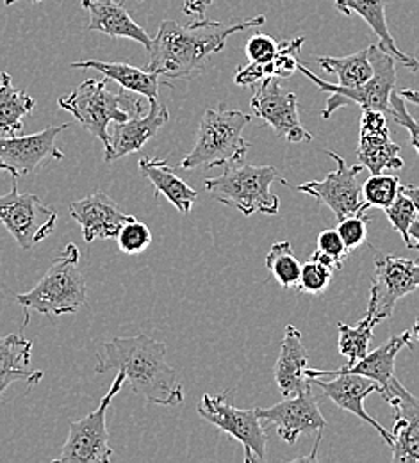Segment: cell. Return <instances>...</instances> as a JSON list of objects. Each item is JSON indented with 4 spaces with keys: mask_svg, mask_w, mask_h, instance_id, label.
Wrapping results in <instances>:
<instances>
[{
    "mask_svg": "<svg viewBox=\"0 0 419 463\" xmlns=\"http://www.w3.org/2000/svg\"><path fill=\"white\" fill-rule=\"evenodd\" d=\"M95 373L121 371L130 391L147 405L177 406L184 402V387L177 371L167 362V345L139 334L115 337L97 351Z\"/></svg>",
    "mask_w": 419,
    "mask_h": 463,
    "instance_id": "6da1fadb",
    "label": "cell"
},
{
    "mask_svg": "<svg viewBox=\"0 0 419 463\" xmlns=\"http://www.w3.org/2000/svg\"><path fill=\"white\" fill-rule=\"evenodd\" d=\"M264 22V14L231 25L200 18L184 27L176 20H163L157 36L152 40L147 70L167 79H189L200 71L213 54L225 49V43L233 34L259 27Z\"/></svg>",
    "mask_w": 419,
    "mask_h": 463,
    "instance_id": "7a4b0ae2",
    "label": "cell"
},
{
    "mask_svg": "<svg viewBox=\"0 0 419 463\" xmlns=\"http://www.w3.org/2000/svg\"><path fill=\"white\" fill-rule=\"evenodd\" d=\"M79 248L68 242L60 257L52 262L45 277L29 290L14 296V301L24 308V323L29 325V314L43 316L75 314L88 303V289L79 268Z\"/></svg>",
    "mask_w": 419,
    "mask_h": 463,
    "instance_id": "3957f363",
    "label": "cell"
},
{
    "mask_svg": "<svg viewBox=\"0 0 419 463\" xmlns=\"http://www.w3.org/2000/svg\"><path fill=\"white\" fill-rule=\"evenodd\" d=\"M250 121L252 116L225 106L205 109L196 143L180 161V170L191 172L202 166L214 168L244 161L250 143L243 137V130Z\"/></svg>",
    "mask_w": 419,
    "mask_h": 463,
    "instance_id": "277c9868",
    "label": "cell"
},
{
    "mask_svg": "<svg viewBox=\"0 0 419 463\" xmlns=\"http://www.w3.org/2000/svg\"><path fill=\"white\" fill-rule=\"evenodd\" d=\"M108 80V77L88 79L70 95L58 100L62 111L70 113L82 125V128L102 141L104 150H108L111 145V123H123L134 116L143 115L141 99L129 95L125 90H121L120 93L110 91Z\"/></svg>",
    "mask_w": 419,
    "mask_h": 463,
    "instance_id": "5b68a950",
    "label": "cell"
},
{
    "mask_svg": "<svg viewBox=\"0 0 419 463\" xmlns=\"http://www.w3.org/2000/svg\"><path fill=\"white\" fill-rule=\"evenodd\" d=\"M273 182L288 185V180L273 166H252L241 161L227 165L220 176L205 178L204 185L216 202L238 209L244 216L255 213L275 216L281 209V198L271 193Z\"/></svg>",
    "mask_w": 419,
    "mask_h": 463,
    "instance_id": "8992f818",
    "label": "cell"
},
{
    "mask_svg": "<svg viewBox=\"0 0 419 463\" xmlns=\"http://www.w3.org/2000/svg\"><path fill=\"white\" fill-rule=\"evenodd\" d=\"M369 59L373 62V77L360 88H343L339 84H330L314 75L305 64L299 62V71H301L310 82H314L319 90L330 93L321 111V118H330L338 109L347 104H357L364 109L380 111L384 115H391V93L396 84V59L384 52L378 45H369Z\"/></svg>",
    "mask_w": 419,
    "mask_h": 463,
    "instance_id": "52a82bcc",
    "label": "cell"
},
{
    "mask_svg": "<svg viewBox=\"0 0 419 463\" xmlns=\"http://www.w3.org/2000/svg\"><path fill=\"white\" fill-rule=\"evenodd\" d=\"M231 391L222 394H204L198 403V415L216 426L220 431L227 433L231 439L238 440L244 449V462H264L268 435L262 428V420L257 408L241 410L229 402Z\"/></svg>",
    "mask_w": 419,
    "mask_h": 463,
    "instance_id": "ba28073f",
    "label": "cell"
},
{
    "mask_svg": "<svg viewBox=\"0 0 419 463\" xmlns=\"http://www.w3.org/2000/svg\"><path fill=\"white\" fill-rule=\"evenodd\" d=\"M125 382V374L117 371V376L110 391L102 398L100 405L84 419L70 422L68 440L54 463H110L113 460V448L110 446L106 415L108 408L120 392Z\"/></svg>",
    "mask_w": 419,
    "mask_h": 463,
    "instance_id": "9c48e42d",
    "label": "cell"
},
{
    "mask_svg": "<svg viewBox=\"0 0 419 463\" xmlns=\"http://www.w3.org/2000/svg\"><path fill=\"white\" fill-rule=\"evenodd\" d=\"M58 223V213L33 193H20L16 178L11 191L0 196V225L13 235L16 244L29 251L47 239Z\"/></svg>",
    "mask_w": 419,
    "mask_h": 463,
    "instance_id": "30bf717a",
    "label": "cell"
},
{
    "mask_svg": "<svg viewBox=\"0 0 419 463\" xmlns=\"http://www.w3.org/2000/svg\"><path fill=\"white\" fill-rule=\"evenodd\" d=\"M325 154L338 165V168L327 175L323 180H310L300 184L297 189L300 193H305L325 203L334 213L338 222L348 216L364 214V211L369 209L362 198V184L359 182V175L362 174L364 166H350L339 154L332 150H325Z\"/></svg>",
    "mask_w": 419,
    "mask_h": 463,
    "instance_id": "8fae6325",
    "label": "cell"
},
{
    "mask_svg": "<svg viewBox=\"0 0 419 463\" xmlns=\"http://www.w3.org/2000/svg\"><path fill=\"white\" fill-rule=\"evenodd\" d=\"M419 289V264L416 260L382 255L375 259V275L367 301V314L378 323L389 319L396 303Z\"/></svg>",
    "mask_w": 419,
    "mask_h": 463,
    "instance_id": "7c38bea8",
    "label": "cell"
},
{
    "mask_svg": "<svg viewBox=\"0 0 419 463\" xmlns=\"http://www.w3.org/2000/svg\"><path fill=\"white\" fill-rule=\"evenodd\" d=\"M250 108L257 118L273 128L277 137L290 143H310V132L300 123L297 95L284 88L277 79H268L253 86Z\"/></svg>",
    "mask_w": 419,
    "mask_h": 463,
    "instance_id": "4fadbf2b",
    "label": "cell"
},
{
    "mask_svg": "<svg viewBox=\"0 0 419 463\" xmlns=\"http://www.w3.org/2000/svg\"><path fill=\"white\" fill-rule=\"evenodd\" d=\"M257 413L262 422L275 426L279 437L291 446L301 435L321 433L327 426L310 385L300 391L297 396L286 398L277 405L268 408L259 406Z\"/></svg>",
    "mask_w": 419,
    "mask_h": 463,
    "instance_id": "5bb4252c",
    "label": "cell"
},
{
    "mask_svg": "<svg viewBox=\"0 0 419 463\" xmlns=\"http://www.w3.org/2000/svg\"><path fill=\"white\" fill-rule=\"evenodd\" d=\"M70 125H52L31 136L0 137V161L11 166L18 176L36 174L49 159L61 161L64 156L56 139Z\"/></svg>",
    "mask_w": 419,
    "mask_h": 463,
    "instance_id": "9a60e30c",
    "label": "cell"
},
{
    "mask_svg": "<svg viewBox=\"0 0 419 463\" xmlns=\"http://www.w3.org/2000/svg\"><path fill=\"white\" fill-rule=\"evenodd\" d=\"M380 394L395 411L393 462L419 463V398L396 378Z\"/></svg>",
    "mask_w": 419,
    "mask_h": 463,
    "instance_id": "2e32d148",
    "label": "cell"
},
{
    "mask_svg": "<svg viewBox=\"0 0 419 463\" xmlns=\"http://www.w3.org/2000/svg\"><path fill=\"white\" fill-rule=\"evenodd\" d=\"M357 159L364 170L371 175L404 168L400 146L391 139V132L384 113L373 109L362 111Z\"/></svg>",
    "mask_w": 419,
    "mask_h": 463,
    "instance_id": "e0dca14e",
    "label": "cell"
},
{
    "mask_svg": "<svg viewBox=\"0 0 419 463\" xmlns=\"http://www.w3.org/2000/svg\"><path fill=\"white\" fill-rule=\"evenodd\" d=\"M70 216L79 223L86 242L117 239L121 227L132 218L127 216L120 205L100 189L70 203Z\"/></svg>",
    "mask_w": 419,
    "mask_h": 463,
    "instance_id": "ac0fdd59",
    "label": "cell"
},
{
    "mask_svg": "<svg viewBox=\"0 0 419 463\" xmlns=\"http://www.w3.org/2000/svg\"><path fill=\"white\" fill-rule=\"evenodd\" d=\"M150 108L143 115L134 116L123 123H115L111 134V145L104 150V163H115L129 154L139 152L157 130L170 119L168 108L159 104L157 99L148 100Z\"/></svg>",
    "mask_w": 419,
    "mask_h": 463,
    "instance_id": "d6986e66",
    "label": "cell"
},
{
    "mask_svg": "<svg viewBox=\"0 0 419 463\" xmlns=\"http://www.w3.org/2000/svg\"><path fill=\"white\" fill-rule=\"evenodd\" d=\"M310 382H314L323 391V394L329 400H332L341 410L354 413L356 417H359L360 420L375 428L378 435L393 448V442H395L393 435L380 422H376L364 408V400L369 394L380 392V385L376 382L360 374H339V376H334V380L330 382H325L321 378H310Z\"/></svg>",
    "mask_w": 419,
    "mask_h": 463,
    "instance_id": "ffe728a7",
    "label": "cell"
},
{
    "mask_svg": "<svg viewBox=\"0 0 419 463\" xmlns=\"http://www.w3.org/2000/svg\"><path fill=\"white\" fill-rule=\"evenodd\" d=\"M413 343V332H404L375 351H369L366 356H362L356 364L345 365L341 369L334 371H319V369H305L307 378H325V376H339V374H360L366 376L380 385V392L391 383L395 378V360L400 349L411 346Z\"/></svg>",
    "mask_w": 419,
    "mask_h": 463,
    "instance_id": "44dd1931",
    "label": "cell"
},
{
    "mask_svg": "<svg viewBox=\"0 0 419 463\" xmlns=\"http://www.w3.org/2000/svg\"><path fill=\"white\" fill-rule=\"evenodd\" d=\"M82 7L90 13L88 31H99L110 38H125L141 43L147 51L152 49V38L139 27L117 0H82Z\"/></svg>",
    "mask_w": 419,
    "mask_h": 463,
    "instance_id": "7402d4cb",
    "label": "cell"
},
{
    "mask_svg": "<svg viewBox=\"0 0 419 463\" xmlns=\"http://www.w3.org/2000/svg\"><path fill=\"white\" fill-rule=\"evenodd\" d=\"M309 362L307 349L301 343V334L293 325L286 326L284 341L275 364V382L284 398L297 396L300 391L309 387V378L305 374Z\"/></svg>",
    "mask_w": 419,
    "mask_h": 463,
    "instance_id": "603a6c76",
    "label": "cell"
},
{
    "mask_svg": "<svg viewBox=\"0 0 419 463\" xmlns=\"http://www.w3.org/2000/svg\"><path fill=\"white\" fill-rule=\"evenodd\" d=\"M31 353L33 343L24 335H0V398L16 382L38 385L43 380V371L31 367Z\"/></svg>",
    "mask_w": 419,
    "mask_h": 463,
    "instance_id": "cb8c5ba5",
    "label": "cell"
},
{
    "mask_svg": "<svg viewBox=\"0 0 419 463\" xmlns=\"http://www.w3.org/2000/svg\"><path fill=\"white\" fill-rule=\"evenodd\" d=\"M338 11H341L343 14L350 16L354 13H357L362 16V20L371 27V31L378 36V47L391 54L398 62H402L407 70L411 71H418L419 61L405 52H402L398 49V45L395 43L389 27H387V18H386V4L384 0H334Z\"/></svg>",
    "mask_w": 419,
    "mask_h": 463,
    "instance_id": "d4e9b609",
    "label": "cell"
},
{
    "mask_svg": "<svg viewBox=\"0 0 419 463\" xmlns=\"http://www.w3.org/2000/svg\"><path fill=\"white\" fill-rule=\"evenodd\" d=\"M139 172L154 185L156 198L167 196V200L179 211L180 214H189L198 193L174 174V168L165 159L143 157L139 161Z\"/></svg>",
    "mask_w": 419,
    "mask_h": 463,
    "instance_id": "484cf974",
    "label": "cell"
},
{
    "mask_svg": "<svg viewBox=\"0 0 419 463\" xmlns=\"http://www.w3.org/2000/svg\"><path fill=\"white\" fill-rule=\"evenodd\" d=\"M71 68H84V70H97L100 71L104 77L119 82L121 90L129 91V93H136L143 99L154 100L159 95V73L148 71V70H141L136 66H130L127 62H106V61H97V59H90V61H77L70 64Z\"/></svg>",
    "mask_w": 419,
    "mask_h": 463,
    "instance_id": "4316f807",
    "label": "cell"
},
{
    "mask_svg": "<svg viewBox=\"0 0 419 463\" xmlns=\"http://www.w3.org/2000/svg\"><path fill=\"white\" fill-rule=\"evenodd\" d=\"M36 108V100L13 86L11 75L0 73V137L20 136L24 130V118Z\"/></svg>",
    "mask_w": 419,
    "mask_h": 463,
    "instance_id": "83f0119b",
    "label": "cell"
},
{
    "mask_svg": "<svg viewBox=\"0 0 419 463\" xmlns=\"http://www.w3.org/2000/svg\"><path fill=\"white\" fill-rule=\"evenodd\" d=\"M316 62L327 71V73H336L339 79V86L343 88H360L366 82L371 80L375 70L373 62L369 59V47L359 51L356 54L345 56V58H316Z\"/></svg>",
    "mask_w": 419,
    "mask_h": 463,
    "instance_id": "f1b7e54d",
    "label": "cell"
},
{
    "mask_svg": "<svg viewBox=\"0 0 419 463\" xmlns=\"http://www.w3.org/2000/svg\"><path fill=\"white\" fill-rule=\"evenodd\" d=\"M266 268L282 289H291L299 286L301 264L290 241L275 242L270 248L266 255Z\"/></svg>",
    "mask_w": 419,
    "mask_h": 463,
    "instance_id": "f546056e",
    "label": "cell"
},
{
    "mask_svg": "<svg viewBox=\"0 0 419 463\" xmlns=\"http://www.w3.org/2000/svg\"><path fill=\"white\" fill-rule=\"evenodd\" d=\"M376 325H378V321L367 312L357 326H350L347 323H338L339 353L345 358H348L347 365L356 364L357 360L369 353V343L373 339V330Z\"/></svg>",
    "mask_w": 419,
    "mask_h": 463,
    "instance_id": "4dcf8cb0",
    "label": "cell"
},
{
    "mask_svg": "<svg viewBox=\"0 0 419 463\" xmlns=\"http://www.w3.org/2000/svg\"><path fill=\"white\" fill-rule=\"evenodd\" d=\"M400 178L396 175H371L362 184V198L367 207L387 209L400 194Z\"/></svg>",
    "mask_w": 419,
    "mask_h": 463,
    "instance_id": "1f68e13d",
    "label": "cell"
},
{
    "mask_svg": "<svg viewBox=\"0 0 419 463\" xmlns=\"http://www.w3.org/2000/svg\"><path fill=\"white\" fill-rule=\"evenodd\" d=\"M384 211H386V216H387L391 227L400 233L405 246L414 250V244H413V239H411V227L418 220V213H416V207H414L413 200L400 191L396 200Z\"/></svg>",
    "mask_w": 419,
    "mask_h": 463,
    "instance_id": "d6a6232c",
    "label": "cell"
},
{
    "mask_svg": "<svg viewBox=\"0 0 419 463\" xmlns=\"http://www.w3.org/2000/svg\"><path fill=\"white\" fill-rule=\"evenodd\" d=\"M117 242L121 253L139 255L152 244V232L143 222L130 218L119 232Z\"/></svg>",
    "mask_w": 419,
    "mask_h": 463,
    "instance_id": "836d02e7",
    "label": "cell"
},
{
    "mask_svg": "<svg viewBox=\"0 0 419 463\" xmlns=\"http://www.w3.org/2000/svg\"><path fill=\"white\" fill-rule=\"evenodd\" d=\"M332 275H334L332 268H329L327 264L310 257L309 262L301 264V273H300L297 289L307 292V294H321L330 286Z\"/></svg>",
    "mask_w": 419,
    "mask_h": 463,
    "instance_id": "e575fe53",
    "label": "cell"
},
{
    "mask_svg": "<svg viewBox=\"0 0 419 463\" xmlns=\"http://www.w3.org/2000/svg\"><path fill=\"white\" fill-rule=\"evenodd\" d=\"M316 251L327 255L334 264H336V269H341L343 268V262L347 259V255L350 253L348 248L345 246L341 235L338 229H329V231H323L318 239H316Z\"/></svg>",
    "mask_w": 419,
    "mask_h": 463,
    "instance_id": "d590c367",
    "label": "cell"
},
{
    "mask_svg": "<svg viewBox=\"0 0 419 463\" xmlns=\"http://www.w3.org/2000/svg\"><path fill=\"white\" fill-rule=\"evenodd\" d=\"M389 116H393V119L398 125H402L409 130V141L419 156V121L409 113V109L405 108V99L396 90H393V93H391V115Z\"/></svg>",
    "mask_w": 419,
    "mask_h": 463,
    "instance_id": "8d00e7d4",
    "label": "cell"
},
{
    "mask_svg": "<svg viewBox=\"0 0 419 463\" xmlns=\"http://www.w3.org/2000/svg\"><path fill=\"white\" fill-rule=\"evenodd\" d=\"M367 222L369 216L359 214V216H348L345 220L339 222L338 232L345 242V246L348 248V251L357 250L366 242V233H367Z\"/></svg>",
    "mask_w": 419,
    "mask_h": 463,
    "instance_id": "74e56055",
    "label": "cell"
},
{
    "mask_svg": "<svg viewBox=\"0 0 419 463\" xmlns=\"http://www.w3.org/2000/svg\"><path fill=\"white\" fill-rule=\"evenodd\" d=\"M244 52H246V58L250 59L252 62L264 64V62L273 61L279 54V43L271 36L257 33L248 40Z\"/></svg>",
    "mask_w": 419,
    "mask_h": 463,
    "instance_id": "f35d334b",
    "label": "cell"
},
{
    "mask_svg": "<svg viewBox=\"0 0 419 463\" xmlns=\"http://www.w3.org/2000/svg\"><path fill=\"white\" fill-rule=\"evenodd\" d=\"M214 0H184V14H189V16H198V18H204L207 7L213 4Z\"/></svg>",
    "mask_w": 419,
    "mask_h": 463,
    "instance_id": "ab89813d",
    "label": "cell"
},
{
    "mask_svg": "<svg viewBox=\"0 0 419 463\" xmlns=\"http://www.w3.org/2000/svg\"><path fill=\"white\" fill-rule=\"evenodd\" d=\"M400 191L405 194V196H409L411 200H413V203H414V207H416V213H418V222H419V185H402L400 187Z\"/></svg>",
    "mask_w": 419,
    "mask_h": 463,
    "instance_id": "60d3db41",
    "label": "cell"
},
{
    "mask_svg": "<svg viewBox=\"0 0 419 463\" xmlns=\"http://www.w3.org/2000/svg\"><path fill=\"white\" fill-rule=\"evenodd\" d=\"M400 93H402V97L405 99V102H411V104H414V106H418L419 108V91L407 88V90H402Z\"/></svg>",
    "mask_w": 419,
    "mask_h": 463,
    "instance_id": "b9f144b4",
    "label": "cell"
},
{
    "mask_svg": "<svg viewBox=\"0 0 419 463\" xmlns=\"http://www.w3.org/2000/svg\"><path fill=\"white\" fill-rule=\"evenodd\" d=\"M411 239H413V244H414V250H419V222L416 220L411 227Z\"/></svg>",
    "mask_w": 419,
    "mask_h": 463,
    "instance_id": "7bdbcfd3",
    "label": "cell"
},
{
    "mask_svg": "<svg viewBox=\"0 0 419 463\" xmlns=\"http://www.w3.org/2000/svg\"><path fill=\"white\" fill-rule=\"evenodd\" d=\"M0 170H2V172H7V174L11 175V178H20L18 174H16L11 166H7V165H5V163H2V161H0Z\"/></svg>",
    "mask_w": 419,
    "mask_h": 463,
    "instance_id": "ee69618b",
    "label": "cell"
},
{
    "mask_svg": "<svg viewBox=\"0 0 419 463\" xmlns=\"http://www.w3.org/2000/svg\"><path fill=\"white\" fill-rule=\"evenodd\" d=\"M413 337L416 339V341H419V317L416 319V323H414V326H413Z\"/></svg>",
    "mask_w": 419,
    "mask_h": 463,
    "instance_id": "f6af8a7d",
    "label": "cell"
},
{
    "mask_svg": "<svg viewBox=\"0 0 419 463\" xmlns=\"http://www.w3.org/2000/svg\"><path fill=\"white\" fill-rule=\"evenodd\" d=\"M14 2H18V0H4L5 5H11V4H14ZM31 2H42V0H31Z\"/></svg>",
    "mask_w": 419,
    "mask_h": 463,
    "instance_id": "bcb514c9",
    "label": "cell"
}]
</instances>
